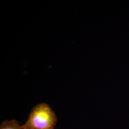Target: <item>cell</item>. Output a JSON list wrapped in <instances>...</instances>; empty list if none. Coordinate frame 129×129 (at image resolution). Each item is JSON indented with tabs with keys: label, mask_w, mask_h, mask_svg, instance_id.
I'll return each instance as SVG.
<instances>
[{
	"label": "cell",
	"mask_w": 129,
	"mask_h": 129,
	"mask_svg": "<svg viewBox=\"0 0 129 129\" xmlns=\"http://www.w3.org/2000/svg\"><path fill=\"white\" fill-rule=\"evenodd\" d=\"M57 119L55 112L46 103L37 105L32 108L23 129H54Z\"/></svg>",
	"instance_id": "obj_1"
},
{
	"label": "cell",
	"mask_w": 129,
	"mask_h": 129,
	"mask_svg": "<svg viewBox=\"0 0 129 129\" xmlns=\"http://www.w3.org/2000/svg\"><path fill=\"white\" fill-rule=\"evenodd\" d=\"M0 129H23L16 120H6L0 125Z\"/></svg>",
	"instance_id": "obj_2"
}]
</instances>
